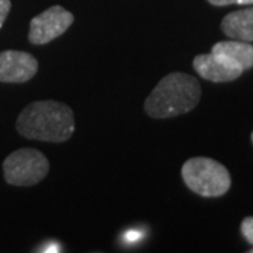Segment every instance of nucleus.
<instances>
[{"instance_id": "f257e3e1", "label": "nucleus", "mask_w": 253, "mask_h": 253, "mask_svg": "<svg viewBox=\"0 0 253 253\" xmlns=\"http://www.w3.org/2000/svg\"><path fill=\"white\" fill-rule=\"evenodd\" d=\"M17 131L28 139L63 142L72 136L75 118L72 110L55 100H38L20 113Z\"/></svg>"}, {"instance_id": "f03ea898", "label": "nucleus", "mask_w": 253, "mask_h": 253, "mask_svg": "<svg viewBox=\"0 0 253 253\" xmlns=\"http://www.w3.org/2000/svg\"><path fill=\"white\" fill-rule=\"evenodd\" d=\"M200 82L187 73L166 75L145 101V111L154 118H170L186 114L199 104Z\"/></svg>"}, {"instance_id": "7ed1b4c3", "label": "nucleus", "mask_w": 253, "mask_h": 253, "mask_svg": "<svg viewBox=\"0 0 253 253\" xmlns=\"http://www.w3.org/2000/svg\"><path fill=\"white\" fill-rule=\"evenodd\" d=\"M186 186L203 197H221L231 189V174L222 163L211 158H190L181 168Z\"/></svg>"}, {"instance_id": "20e7f679", "label": "nucleus", "mask_w": 253, "mask_h": 253, "mask_svg": "<svg viewBox=\"0 0 253 253\" xmlns=\"http://www.w3.org/2000/svg\"><path fill=\"white\" fill-rule=\"evenodd\" d=\"M49 162L42 152L23 148L10 154L3 162L4 179L11 186H34L45 179Z\"/></svg>"}, {"instance_id": "39448f33", "label": "nucleus", "mask_w": 253, "mask_h": 253, "mask_svg": "<svg viewBox=\"0 0 253 253\" xmlns=\"http://www.w3.org/2000/svg\"><path fill=\"white\" fill-rule=\"evenodd\" d=\"M73 14L61 6H52L38 14L30 23L28 40L31 44L44 45L62 36L72 26Z\"/></svg>"}, {"instance_id": "423d86ee", "label": "nucleus", "mask_w": 253, "mask_h": 253, "mask_svg": "<svg viewBox=\"0 0 253 253\" xmlns=\"http://www.w3.org/2000/svg\"><path fill=\"white\" fill-rule=\"evenodd\" d=\"M38 71V61L28 52L3 51L0 52V82L24 83L33 79Z\"/></svg>"}, {"instance_id": "0eeeda50", "label": "nucleus", "mask_w": 253, "mask_h": 253, "mask_svg": "<svg viewBox=\"0 0 253 253\" xmlns=\"http://www.w3.org/2000/svg\"><path fill=\"white\" fill-rule=\"evenodd\" d=\"M193 66L203 79L215 83L235 81L244 73L242 68L212 52L197 55L193 61Z\"/></svg>"}, {"instance_id": "6e6552de", "label": "nucleus", "mask_w": 253, "mask_h": 253, "mask_svg": "<svg viewBox=\"0 0 253 253\" xmlns=\"http://www.w3.org/2000/svg\"><path fill=\"white\" fill-rule=\"evenodd\" d=\"M221 28L231 40L253 42V7L236 10L222 18Z\"/></svg>"}, {"instance_id": "1a4fd4ad", "label": "nucleus", "mask_w": 253, "mask_h": 253, "mask_svg": "<svg viewBox=\"0 0 253 253\" xmlns=\"http://www.w3.org/2000/svg\"><path fill=\"white\" fill-rule=\"evenodd\" d=\"M211 52L224 56L229 62L235 63L244 71L253 68V45L251 42L238 40L221 41L212 45Z\"/></svg>"}, {"instance_id": "9d476101", "label": "nucleus", "mask_w": 253, "mask_h": 253, "mask_svg": "<svg viewBox=\"0 0 253 253\" xmlns=\"http://www.w3.org/2000/svg\"><path fill=\"white\" fill-rule=\"evenodd\" d=\"M241 232L248 241V244L253 245V217H246L241 224Z\"/></svg>"}, {"instance_id": "9b49d317", "label": "nucleus", "mask_w": 253, "mask_h": 253, "mask_svg": "<svg viewBox=\"0 0 253 253\" xmlns=\"http://www.w3.org/2000/svg\"><path fill=\"white\" fill-rule=\"evenodd\" d=\"M10 9H11V1L10 0H0V28L3 27L4 20L9 16Z\"/></svg>"}, {"instance_id": "f8f14e48", "label": "nucleus", "mask_w": 253, "mask_h": 253, "mask_svg": "<svg viewBox=\"0 0 253 253\" xmlns=\"http://www.w3.org/2000/svg\"><path fill=\"white\" fill-rule=\"evenodd\" d=\"M214 6H229V4H253V0H208Z\"/></svg>"}, {"instance_id": "ddd939ff", "label": "nucleus", "mask_w": 253, "mask_h": 253, "mask_svg": "<svg viewBox=\"0 0 253 253\" xmlns=\"http://www.w3.org/2000/svg\"><path fill=\"white\" fill-rule=\"evenodd\" d=\"M139 236H141V234L138 231H129L126 234V239L128 242H135L139 239Z\"/></svg>"}, {"instance_id": "4468645a", "label": "nucleus", "mask_w": 253, "mask_h": 253, "mask_svg": "<svg viewBox=\"0 0 253 253\" xmlns=\"http://www.w3.org/2000/svg\"><path fill=\"white\" fill-rule=\"evenodd\" d=\"M40 252H61L59 245H46L45 249H40Z\"/></svg>"}, {"instance_id": "2eb2a0df", "label": "nucleus", "mask_w": 253, "mask_h": 253, "mask_svg": "<svg viewBox=\"0 0 253 253\" xmlns=\"http://www.w3.org/2000/svg\"><path fill=\"white\" fill-rule=\"evenodd\" d=\"M248 253H253V248L252 249H249V251H248Z\"/></svg>"}, {"instance_id": "dca6fc26", "label": "nucleus", "mask_w": 253, "mask_h": 253, "mask_svg": "<svg viewBox=\"0 0 253 253\" xmlns=\"http://www.w3.org/2000/svg\"><path fill=\"white\" fill-rule=\"evenodd\" d=\"M251 138H252V142H253V132H252V136H251Z\"/></svg>"}]
</instances>
